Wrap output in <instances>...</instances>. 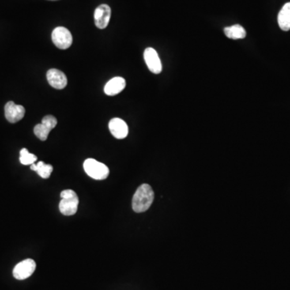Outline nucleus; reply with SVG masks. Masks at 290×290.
Segmentation results:
<instances>
[{
    "instance_id": "nucleus-16",
    "label": "nucleus",
    "mask_w": 290,
    "mask_h": 290,
    "mask_svg": "<svg viewBox=\"0 0 290 290\" xmlns=\"http://www.w3.org/2000/svg\"><path fill=\"white\" fill-rule=\"evenodd\" d=\"M20 161L22 164L24 165H28V164H32L36 161L37 157L32 153H30L27 148H22L20 152Z\"/></svg>"
},
{
    "instance_id": "nucleus-15",
    "label": "nucleus",
    "mask_w": 290,
    "mask_h": 290,
    "mask_svg": "<svg viewBox=\"0 0 290 290\" xmlns=\"http://www.w3.org/2000/svg\"><path fill=\"white\" fill-rule=\"evenodd\" d=\"M31 170L36 171L40 178L47 179L51 175L54 168L51 164H47L44 163L43 161H39L37 164L34 163V164H31Z\"/></svg>"
},
{
    "instance_id": "nucleus-10",
    "label": "nucleus",
    "mask_w": 290,
    "mask_h": 290,
    "mask_svg": "<svg viewBox=\"0 0 290 290\" xmlns=\"http://www.w3.org/2000/svg\"><path fill=\"white\" fill-rule=\"evenodd\" d=\"M48 82L57 90H62L67 86V77L63 72L59 69H51L48 70L47 74Z\"/></svg>"
},
{
    "instance_id": "nucleus-8",
    "label": "nucleus",
    "mask_w": 290,
    "mask_h": 290,
    "mask_svg": "<svg viewBox=\"0 0 290 290\" xmlns=\"http://www.w3.org/2000/svg\"><path fill=\"white\" fill-rule=\"evenodd\" d=\"M111 9L107 4H101L95 11V23L97 28L104 29L111 20Z\"/></svg>"
},
{
    "instance_id": "nucleus-13",
    "label": "nucleus",
    "mask_w": 290,
    "mask_h": 290,
    "mask_svg": "<svg viewBox=\"0 0 290 290\" xmlns=\"http://www.w3.org/2000/svg\"><path fill=\"white\" fill-rule=\"evenodd\" d=\"M279 27L284 32L290 30V2L284 4L277 17Z\"/></svg>"
},
{
    "instance_id": "nucleus-12",
    "label": "nucleus",
    "mask_w": 290,
    "mask_h": 290,
    "mask_svg": "<svg viewBox=\"0 0 290 290\" xmlns=\"http://www.w3.org/2000/svg\"><path fill=\"white\" fill-rule=\"evenodd\" d=\"M126 87V81L121 77H113L104 87L105 94L109 96H114L122 92Z\"/></svg>"
},
{
    "instance_id": "nucleus-7",
    "label": "nucleus",
    "mask_w": 290,
    "mask_h": 290,
    "mask_svg": "<svg viewBox=\"0 0 290 290\" xmlns=\"http://www.w3.org/2000/svg\"><path fill=\"white\" fill-rule=\"evenodd\" d=\"M144 58L147 66L152 73H156V74L161 73V61L159 58L157 52L154 49L147 48L144 51Z\"/></svg>"
},
{
    "instance_id": "nucleus-1",
    "label": "nucleus",
    "mask_w": 290,
    "mask_h": 290,
    "mask_svg": "<svg viewBox=\"0 0 290 290\" xmlns=\"http://www.w3.org/2000/svg\"><path fill=\"white\" fill-rule=\"evenodd\" d=\"M154 200V192L148 184H143L137 189L133 197V209L136 213L146 212Z\"/></svg>"
},
{
    "instance_id": "nucleus-6",
    "label": "nucleus",
    "mask_w": 290,
    "mask_h": 290,
    "mask_svg": "<svg viewBox=\"0 0 290 290\" xmlns=\"http://www.w3.org/2000/svg\"><path fill=\"white\" fill-rule=\"evenodd\" d=\"M36 262L32 259H26L15 266L13 276L17 280H25L33 274L36 270Z\"/></svg>"
},
{
    "instance_id": "nucleus-9",
    "label": "nucleus",
    "mask_w": 290,
    "mask_h": 290,
    "mask_svg": "<svg viewBox=\"0 0 290 290\" xmlns=\"http://www.w3.org/2000/svg\"><path fill=\"white\" fill-rule=\"evenodd\" d=\"M5 117L7 120L12 123L19 122L25 115V109L21 105H16L14 102L10 101L5 105Z\"/></svg>"
},
{
    "instance_id": "nucleus-4",
    "label": "nucleus",
    "mask_w": 290,
    "mask_h": 290,
    "mask_svg": "<svg viewBox=\"0 0 290 290\" xmlns=\"http://www.w3.org/2000/svg\"><path fill=\"white\" fill-rule=\"evenodd\" d=\"M52 40L56 47H58L60 50H67L72 46L73 36L67 28L65 27H58L53 31Z\"/></svg>"
},
{
    "instance_id": "nucleus-3",
    "label": "nucleus",
    "mask_w": 290,
    "mask_h": 290,
    "mask_svg": "<svg viewBox=\"0 0 290 290\" xmlns=\"http://www.w3.org/2000/svg\"><path fill=\"white\" fill-rule=\"evenodd\" d=\"M83 168L87 175L95 180H104L110 174V170L106 164L98 160L89 158L83 164Z\"/></svg>"
},
{
    "instance_id": "nucleus-17",
    "label": "nucleus",
    "mask_w": 290,
    "mask_h": 290,
    "mask_svg": "<svg viewBox=\"0 0 290 290\" xmlns=\"http://www.w3.org/2000/svg\"><path fill=\"white\" fill-rule=\"evenodd\" d=\"M52 1H56V0H52Z\"/></svg>"
},
{
    "instance_id": "nucleus-2",
    "label": "nucleus",
    "mask_w": 290,
    "mask_h": 290,
    "mask_svg": "<svg viewBox=\"0 0 290 290\" xmlns=\"http://www.w3.org/2000/svg\"><path fill=\"white\" fill-rule=\"evenodd\" d=\"M61 200L59 203L61 213L66 216L75 215L79 203L77 193L72 190H65L61 192Z\"/></svg>"
},
{
    "instance_id": "nucleus-14",
    "label": "nucleus",
    "mask_w": 290,
    "mask_h": 290,
    "mask_svg": "<svg viewBox=\"0 0 290 290\" xmlns=\"http://www.w3.org/2000/svg\"><path fill=\"white\" fill-rule=\"evenodd\" d=\"M224 33L227 37L232 39H243L247 36L246 30L239 24L227 27L224 28Z\"/></svg>"
},
{
    "instance_id": "nucleus-5",
    "label": "nucleus",
    "mask_w": 290,
    "mask_h": 290,
    "mask_svg": "<svg viewBox=\"0 0 290 290\" xmlns=\"http://www.w3.org/2000/svg\"><path fill=\"white\" fill-rule=\"evenodd\" d=\"M58 125V119L53 115H46L42 118V123L34 128V134L42 141H46L53 129Z\"/></svg>"
},
{
    "instance_id": "nucleus-11",
    "label": "nucleus",
    "mask_w": 290,
    "mask_h": 290,
    "mask_svg": "<svg viewBox=\"0 0 290 290\" xmlns=\"http://www.w3.org/2000/svg\"><path fill=\"white\" fill-rule=\"evenodd\" d=\"M109 129L112 136L118 140L126 138L129 135V127L125 121L119 118H114L109 122Z\"/></svg>"
}]
</instances>
